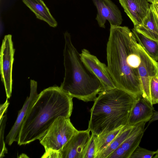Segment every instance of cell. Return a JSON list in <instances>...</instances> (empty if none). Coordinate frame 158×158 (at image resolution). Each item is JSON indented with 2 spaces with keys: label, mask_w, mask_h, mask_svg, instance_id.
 <instances>
[{
  "label": "cell",
  "mask_w": 158,
  "mask_h": 158,
  "mask_svg": "<svg viewBox=\"0 0 158 158\" xmlns=\"http://www.w3.org/2000/svg\"><path fill=\"white\" fill-rule=\"evenodd\" d=\"M138 43L126 26H110L106 46L107 67L116 87L134 98L142 96Z\"/></svg>",
  "instance_id": "obj_1"
},
{
  "label": "cell",
  "mask_w": 158,
  "mask_h": 158,
  "mask_svg": "<svg viewBox=\"0 0 158 158\" xmlns=\"http://www.w3.org/2000/svg\"><path fill=\"white\" fill-rule=\"evenodd\" d=\"M73 98L58 86L42 91L28 111L20 131L18 144L21 146L40 140L58 117L70 118Z\"/></svg>",
  "instance_id": "obj_2"
},
{
  "label": "cell",
  "mask_w": 158,
  "mask_h": 158,
  "mask_svg": "<svg viewBox=\"0 0 158 158\" xmlns=\"http://www.w3.org/2000/svg\"><path fill=\"white\" fill-rule=\"evenodd\" d=\"M90 110L88 129L100 136L127 125L134 98L118 88L100 92Z\"/></svg>",
  "instance_id": "obj_3"
},
{
  "label": "cell",
  "mask_w": 158,
  "mask_h": 158,
  "mask_svg": "<svg viewBox=\"0 0 158 158\" xmlns=\"http://www.w3.org/2000/svg\"><path fill=\"white\" fill-rule=\"evenodd\" d=\"M64 36V76L60 87L73 98L85 102L94 101L97 95L104 90L103 86L82 61L80 54L73 44L70 34L66 31Z\"/></svg>",
  "instance_id": "obj_4"
},
{
  "label": "cell",
  "mask_w": 158,
  "mask_h": 158,
  "mask_svg": "<svg viewBox=\"0 0 158 158\" xmlns=\"http://www.w3.org/2000/svg\"><path fill=\"white\" fill-rule=\"evenodd\" d=\"M77 131L69 118L60 116L55 120L40 143L45 152L59 151Z\"/></svg>",
  "instance_id": "obj_5"
},
{
  "label": "cell",
  "mask_w": 158,
  "mask_h": 158,
  "mask_svg": "<svg viewBox=\"0 0 158 158\" xmlns=\"http://www.w3.org/2000/svg\"><path fill=\"white\" fill-rule=\"evenodd\" d=\"M88 128L78 131L59 151H50L46 154L47 158H84L91 135Z\"/></svg>",
  "instance_id": "obj_6"
},
{
  "label": "cell",
  "mask_w": 158,
  "mask_h": 158,
  "mask_svg": "<svg viewBox=\"0 0 158 158\" xmlns=\"http://www.w3.org/2000/svg\"><path fill=\"white\" fill-rule=\"evenodd\" d=\"M15 51L12 35L10 34L6 35L1 48L0 69L1 80L8 99L10 98L12 94V72Z\"/></svg>",
  "instance_id": "obj_7"
},
{
  "label": "cell",
  "mask_w": 158,
  "mask_h": 158,
  "mask_svg": "<svg viewBox=\"0 0 158 158\" xmlns=\"http://www.w3.org/2000/svg\"><path fill=\"white\" fill-rule=\"evenodd\" d=\"M138 50L140 63L138 72L142 89V97L151 105L150 84L152 77L158 75V62L153 60L138 44Z\"/></svg>",
  "instance_id": "obj_8"
},
{
  "label": "cell",
  "mask_w": 158,
  "mask_h": 158,
  "mask_svg": "<svg viewBox=\"0 0 158 158\" xmlns=\"http://www.w3.org/2000/svg\"><path fill=\"white\" fill-rule=\"evenodd\" d=\"M80 55L83 63L99 80L104 89L116 87L105 64L101 62L96 56L86 49L82 50Z\"/></svg>",
  "instance_id": "obj_9"
},
{
  "label": "cell",
  "mask_w": 158,
  "mask_h": 158,
  "mask_svg": "<svg viewBox=\"0 0 158 158\" xmlns=\"http://www.w3.org/2000/svg\"><path fill=\"white\" fill-rule=\"evenodd\" d=\"M97 11L96 20L99 27L105 28L107 20L110 26H119L123 19L120 10L111 0H92Z\"/></svg>",
  "instance_id": "obj_10"
},
{
  "label": "cell",
  "mask_w": 158,
  "mask_h": 158,
  "mask_svg": "<svg viewBox=\"0 0 158 158\" xmlns=\"http://www.w3.org/2000/svg\"><path fill=\"white\" fill-rule=\"evenodd\" d=\"M37 84L34 80L30 81V93L23 106L19 111L17 119L6 139V143L10 146L14 142L18 141L20 131L28 111L38 96L37 93Z\"/></svg>",
  "instance_id": "obj_11"
},
{
  "label": "cell",
  "mask_w": 158,
  "mask_h": 158,
  "mask_svg": "<svg viewBox=\"0 0 158 158\" xmlns=\"http://www.w3.org/2000/svg\"><path fill=\"white\" fill-rule=\"evenodd\" d=\"M146 123L142 122L135 126L128 137L107 158H130L139 146Z\"/></svg>",
  "instance_id": "obj_12"
},
{
  "label": "cell",
  "mask_w": 158,
  "mask_h": 158,
  "mask_svg": "<svg viewBox=\"0 0 158 158\" xmlns=\"http://www.w3.org/2000/svg\"><path fill=\"white\" fill-rule=\"evenodd\" d=\"M134 27L141 25L148 14L151 5L147 0H118Z\"/></svg>",
  "instance_id": "obj_13"
},
{
  "label": "cell",
  "mask_w": 158,
  "mask_h": 158,
  "mask_svg": "<svg viewBox=\"0 0 158 158\" xmlns=\"http://www.w3.org/2000/svg\"><path fill=\"white\" fill-rule=\"evenodd\" d=\"M154 111L153 106L142 96L134 98L127 125L134 126L142 122L149 121Z\"/></svg>",
  "instance_id": "obj_14"
},
{
  "label": "cell",
  "mask_w": 158,
  "mask_h": 158,
  "mask_svg": "<svg viewBox=\"0 0 158 158\" xmlns=\"http://www.w3.org/2000/svg\"><path fill=\"white\" fill-rule=\"evenodd\" d=\"M22 0L35 14L37 18L45 22L52 27L57 26V22L43 0Z\"/></svg>",
  "instance_id": "obj_15"
},
{
  "label": "cell",
  "mask_w": 158,
  "mask_h": 158,
  "mask_svg": "<svg viewBox=\"0 0 158 158\" xmlns=\"http://www.w3.org/2000/svg\"><path fill=\"white\" fill-rule=\"evenodd\" d=\"M134 28L148 37L158 41V18L151 4L148 13L142 24Z\"/></svg>",
  "instance_id": "obj_16"
},
{
  "label": "cell",
  "mask_w": 158,
  "mask_h": 158,
  "mask_svg": "<svg viewBox=\"0 0 158 158\" xmlns=\"http://www.w3.org/2000/svg\"><path fill=\"white\" fill-rule=\"evenodd\" d=\"M138 43L153 60L158 61V41L151 39L137 31L134 28L132 29Z\"/></svg>",
  "instance_id": "obj_17"
},
{
  "label": "cell",
  "mask_w": 158,
  "mask_h": 158,
  "mask_svg": "<svg viewBox=\"0 0 158 158\" xmlns=\"http://www.w3.org/2000/svg\"><path fill=\"white\" fill-rule=\"evenodd\" d=\"M134 126L127 125L124 126L119 133L101 153L98 158H107L128 137Z\"/></svg>",
  "instance_id": "obj_18"
},
{
  "label": "cell",
  "mask_w": 158,
  "mask_h": 158,
  "mask_svg": "<svg viewBox=\"0 0 158 158\" xmlns=\"http://www.w3.org/2000/svg\"><path fill=\"white\" fill-rule=\"evenodd\" d=\"M124 127H119L102 135L97 136L95 158H98L101 153L111 142L120 132Z\"/></svg>",
  "instance_id": "obj_19"
},
{
  "label": "cell",
  "mask_w": 158,
  "mask_h": 158,
  "mask_svg": "<svg viewBox=\"0 0 158 158\" xmlns=\"http://www.w3.org/2000/svg\"><path fill=\"white\" fill-rule=\"evenodd\" d=\"M0 118V158H3L5 154L7 153V150L5 146V144L4 140V135L6 126V122L7 120L6 115H3Z\"/></svg>",
  "instance_id": "obj_20"
},
{
  "label": "cell",
  "mask_w": 158,
  "mask_h": 158,
  "mask_svg": "<svg viewBox=\"0 0 158 158\" xmlns=\"http://www.w3.org/2000/svg\"><path fill=\"white\" fill-rule=\"evenodd\" d=\"M151 96L153 105L158 103V75L152 77L150 84Z\"/></svg>",
  "instance_id": "obj_21"
},
{
  "label": "cell",
  "mask_w": 158,
  "mask_h": 158,
  "mask_svg": "<svg viewBox=\"0 0 158 158\" xmlns=\"http://www.w3.org/2000/svg\"><path fill=\"white\" fill-rule=\"evenodd\" d=\"M97 136L92 133L84 158H95Z\"/></svg>",
  "instance_id": "obj_22"
},
{
  "label": "cell",
  "mask_w": 158,
  "mask_h": 158,
  "mask_svg": "<svg viewBox=\"0 0 158 158\" xmlns=\"http://www.w3.org/2000/svg\"><path fill=\"white\" fill-rule=\"evenodd\" d=\"M155 154V151L148 150L139 146L133 152L130 158H152Z\"/></svg>",
  "instance_id": "obj_23"
},
{
  "label": "cell",
  "mask_w": 158,
  "mask_h": 158,
  "mask_svg": "<svg viewBox=\"0 0 158 158\" xmlns=\"http://www.w3.org/2000/svg\"><path fill=\"white\" fill-rule=\"evenodd\" d=\"M7 98L5 103L3 104H1L0 106V117L3 115V114L7 110L9 103L8 101Z\"/></svg>",
  "instance_id": "obj_24"
},
{
  "label": "cell",
  "mask_w": 158,
  "mask_h": 158,
  "mask_svg": "<svg viewBox=\"0 0 158 158\" xmlns=\"http://www.w3.org/2000/svg\"><path fill=\"white\" fill-rule=\"evenodd\" d=\"M158 120V111H154L153 115L150 121L149 124H150L153 122Z\"/></svg>",
  "instance_id": "obj_25"
},
{
  "label": "cell",
  "mask_w": 158,
  "mask_h": 158,
  "mask_svg": "<svg viewBox=\"0 0 158 158\" xmlns=\"http://www.w3.org/2000/svg\"><path fill=\"white\" fill-rule=\"evenodd\" d=\"M151 5L153 9L158 18V4H152Z\"/></svg>",
  "instance_id": "obj_26"
},
{
  "label": "cell",
  "mask_w": 158,
  "mask_h": 158,
  "mask_svg": "<svg viewBox=\"0 0 158 158\" xmlns=\"http://www.w3.org/2000/svg\"><path fill=\"white\" fill-rule=\"evenodd\" d=\"M148 2L152 4H158V0H147Z\"/></svg>",
  "instance_id": "obj_27"
},
{
  "label": "cell",
  "mask_w": 158,
  "mask_h": 158,
  "mask_svg": "<svg viewBox=\"0 0 158 158\" xmlns=\"http://www.w3.org/2000/svg\"><path fill=\"white\" fill-rule=\"evenodd\" d=\"M152 158H158V154H155V155L154 156H153Z\"/></svg>",
  "instance_id": "obj_28"
},
{
  "label": "cell",
  "mask_w": 158,
  "mask_h": 158,
  "mask_svg": "<svg viewBox=\"0 0 158 158\" xmlns=\"http://www.w3.org/2000/svg\"><path fill=\"white\" fill-rule=\"evenodd\" d=\"M155 152H156V154H158V149Z\"/></svg>",
  "instance_id": "obj_29"
}]
</instances>
